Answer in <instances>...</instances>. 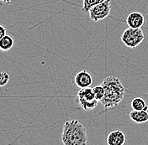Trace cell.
Wrapping results in <instances>:
<instances>
[{
  "label": "cell",
  "instance_id": "cell-1",
  "mask_svg": "<svg viewBox=\"0 0 148 145\" xmlns=\"http://www.w3.org/2000/svg\"><path fill=\"white\" fill-rule=\"evenodd\" d=\"M101 85L104 88V97L100 101L102 105L106 109L117 107L125 95V88L120 79L113 76H108Z\"/></svg>",
  "mask_w": 148,
  "mask_h": 145
},
{
  "label": "cell",
  "instance_id": "cell-2",
  "mask_svg": "<svg viewBox=\"0 0 148 145\" xmlns=\"http://www.w3.org/2000/svg\"><path fill=\"white\" fill-rule=\"evenodd\" d=\"M62 142L64 145L88 144L86 127L77 119L65 122L62 134Z\"/></svg>",
  "mask_w": 148,
  "mask_h": 145
},
{
  "label": "cell",
  "instance_id": "cell-3",
  "mask_svg": "<svg viewBox=\"0 0 148 145\" xmlns=\"http://www.w3.org/2000/svg\"><path fill=\"white\" fill-rule=\"evenodd\" d=\"M144 33L140 28L134 29L129 27L123 32L121 41L124 43V45H125V46L134 49L140 45V43L144 40Z\"/></svg>",
  "mask_w": 148,
  "mask_h": 145
},
{
  "label": "cell",
  "instance_id": "cell-4",
  "mask_svg": "<svg viewBox=\"0 0 148 145\" xmlns=\"http://www.w3.org/2000/svg\"><path fill=\"white\" fill-rule=\"evenodd\" d=\"M77 101L80 105V107L85 111L92 110L97 107L99 103V101L95 98L92 88L90 86L82 88L78 91L77 95Z\"/></svg>",
  "mask_w": 148,
  "mask_h": 145
},
{
  "label": "cell",
  "instance_id": "cell-5",
  "mask_svg": "<svg viewBox=\"0 0 148 145\" xmlns=\"http://www.w3.org/2000/svg\"><path fill=\"white\" fill-rule=\"evenodd\" d=\"M111 0H105L100 3L95 5L89 10V17L91 20L98 22L99 20L107 18L111 11Z\"/></svg>",
  "mask_w": 148,
  "mask_h": 145
},
{
  "label": "cell",
  "instance_id": "cell-6",
  "mask_svg": "<svg viewBox=\"0 0 148 145\" xmlns=\"http://www.w3.org/2000/svg\"><path fill=\"white\" fill-rule=\"evenodd\" d=\"M74 82L79 88H85L91 86L92 83V76L87 70L81 71L74 77Z\"/></svg>",
  "mask_w": 148,
  "mask_h": 145
},
{
  "label": "cell",
  "instance_id": "cell-7",
  "mask_svg": "<svg viewBox=\"0 0 148 145\" xmlns=\"http://www.w3.org/2000/svg\"><path fill=\"white\" fill-rule=\"evenodd\" d=\"M126 24L128 26L134 29L141 28L145 24V17L140 12H132L126 18Z\"/></svg>",
  "mask_w": 148,
  "mask_h": 145
},
{
  "label": "cell",
  "instance_id": "cell-8",
  "mask_svg": "<svg viewBox=\"0 0 148 145\" xmlns=\"http://www.w3.org/2000/svg\"><path fill=\"white\" fill-rule=\"evenodd\" d=\"M126 137L121 130H114L111 132L107 138V144L109 145H123L125 144Z\"/></svg>",
  "mask_w": 148,
  "mask_h": 145
},
{
  "label": "cell",
  "instance_id": "cell-9",
  "mask_svg": "<svg viewBox=\"0 0 148 145\" xmlns=\"http://www.w3.org/2000/svg\"><path fill=\"white\" fill-rule=\"evenodd\" d=\"M130 118L137 123H143L148 121V112L144 110H133L130 112Z\"/></svg>",
  "mask_w": 148,
  "mask_h": 145
},
{
  "label": "cell",
  "instance_id": "cell-10",
  "mask_svg": "<svg viewBox=\"0 0 148 145\" xmlns=\"http://www.w3.org/2000/svg\"><path fill=\"white\" fill-rule=\"evenodd\" d=\"M14 45V40L13 37L6 35L0 39V50L1 51H9Z\"/></svg>",
  "mask_w": 148,
  "mask_h": 145
},
{
  "label": "cell",
  "instance_id": "cell-11",
  "mask_svg": "<svg viewBox=\"0 0 148 145\" xmlns=\"http://www.w3.org/2000/svg\"><path fill=\"white\" fill-rule=\"evenodd\" d=\"M131 108L133 110H144L148 111V106L146 100L142 97H135L130 103Z\"/></svg>",
  "mask_w": 148,
  "mask_h": 145
},
{
  "label": "cell",
  "instance_id": "cell-12",
  "mask_svg": "<svg viewBox=\"0 0 148 145\" xmlns=\"http://www.w3.org/2000/svg\"><path fill=\"white\" fill-rule=\"evenodd\" d=\"M105 0H83V13H88L89 10L95 5L100 3Z\"/></svg>",
  "mask_w": 148,
  "mask_h": 145
},
{
  "label": "cell",
  "instance_id": "cell-13",
  "mask_svg": "<svg viewBox=\"0 0 148 145\" xmlns=\"http://www.w3.org/2000/svg\"><path fill=\"white\" fill-rule=\"evenodd\" d=\"M92 91L94 93V96H95V98L98 100L99 101H100L103 97H104V88L102 85H99V86H96L92 88Z\"/></svg>",
  "mask_w": 148,
  "mask_h": 145
},
{
  "label": "cell",
  "instance_id": "cell-14",
  "mask_svg": "<svg viewBox=\"0 0 148 145\" xmlns=\"http://www.w3.org/2000/svg\"><path fill=\"white\" fill-rule=\"evenodd\" d=\"M10 76L9 73L5 71H0V86H6L9 82Z\"/></svg>",
  "mask_w": 148,
  "mask_h": 145
},
{
  "label": "cell",
  "instance_id": "cell-15",
  "mask_svg": "<svg viewBox=\"0 0 148 145\" xmlns=\"http://www.w3.org/2000/svg\"><path fill=\"white\" fill-rule=\"evenodd\" d=\"M6 32H7V30H6L5 27H4L3 25H0V39H1L4 36V35H7V34H6Z\"/></svg>",
  "mask_w": 148,
  "mask_h": 145
},
{
  "label": "cell",
  "instance_id": "cell-16",
  "mask_svg": "<svg viewBox=\"0 0 148 145\" xmlns=\"http://www.w3.org/2000/svg\"><path fill=\"white\" fill-rule=\"evenodd\" d=\"M12 0H0V3H3V4H9L11 3Z\"/></svg>",
  "mask_w": 148,
  "mask_h": 145
}]
</instances>
